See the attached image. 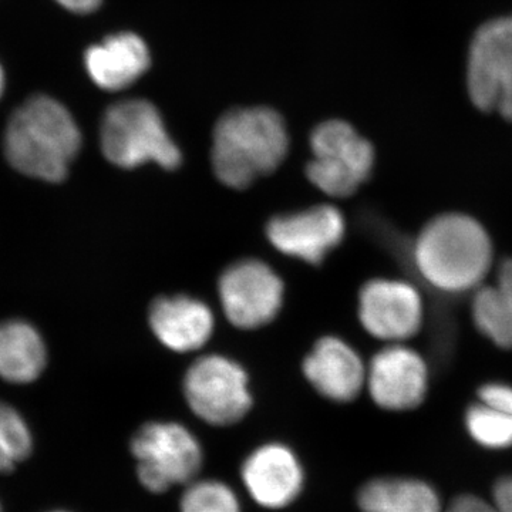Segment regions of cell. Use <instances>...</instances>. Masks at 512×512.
<instances>
[{
  "instance_id": "6da1fadb",
  "label": "cell",
  "mask_w": 512,
  "mask_h": 512,
  "mask_svg": "<svg viewBox=\"0 0 512 512\" xmlns=\"http://www.w3.org/2000/svg\"><path fill=\"white\" fill-rule=\"evenodd\" d=\"M80 148L82 133L73 114L45 94L30 97L13 111L3 134L10 167L43 183H62Z\"/></svg>"
},
{
  "instance_id": "7a4b0ae2",
  "label": "cell",
  "mask_w": 512,
  "mask_h": 512,
  "mask_svg": "<svg viewBox=\"0 0 512 512\" xmlns=\"http://www.w3.org/2000/svg\"><path fill=\"white\" fill-rule=\"evenodd\" d=\"M289 150L285 121L268 107L228 111L212 137L211 160L218 180L244 190L258 178L274 173Z\"/></svg>"
},
{
  "instance_id": "3957f363",
  "label": "cell",
  "mask_w": 512,
  "mask_h": 512,
  "mask_svg": "<svg viewBox=\"0 0 512 512\" xmlns=\"http://www.w3.org/2000/svg\"><path fill=\"white\" fill-rule=\"evenodd\" d=\"M413 255L424 281L439 291L461 293L483 284L493 264V244L480 222L451 212L421 229Z\"/></svg>"
},
{
  "instance_id": "277c9868",
  "label": "cell",
  "mask_w": 512,
  "mask_h": 512,
  "mask_svg": "<svg viewBox=\"0 0 512 512\" xmlns=\"http://www.w3.org/2000/svg\"><path fill=\"white\" fill-rule=\"evenodd\" d=\"M100 144L111 164L127 170L147 163L175 170L183 161L160 111L147 100L113 104L101 121Z\"/></svg>"
},
{
  "instance_id": "5b68a950",
  "label": "cell",
  "mask_w": 512,
  "mask_h": 512,
  "mask_svg": "<svg viewBox=\"0 0 512 512\" xmlns=\"http://www.w3.org/2000/svg\"><path fill=\"white\" fill-rule=\"evenodd\" d=\"M130 448L137 461L138 481L153 494L192 483L204 464L200 441L174 421L144 424L134 434Z\"/></svg>"
},
{
  "instance_id": "8992f818",
  "label": "cell",
  "mask_w": 512,
  "mask_h": 512,
  "mask_svg": "<svg viewBox=\"0 0 512 512\" xmlns=\"http://www.w3.org/2000/svg\"><path fill=\"white\" fill-rule=\"evenodd\" d=\"M309 181L330 197L345 198L365 184L375 165V151L365 137L342 120L319 124L311 136Z\"/></svg>"
},
{
  "instance_id": "52a82bcc",
  "label": "cell",
  "mask_w": 512,
  "mask_h": 512,
  "mask_svg": "<svg viewBox=\"0 0 512 512\" xmlns=\"http://www.w3.org/2000/svg\"><path fill=\"white\" fill-rule=\"evenodd\" d=\"M184 396L195 416L217 427L238 423L252 407L247 373L224 356H204L192 363L184 377Z\"/></svg>"
},
{
  "instance_id": "ba28073f",
  "label": "cell",
  "mask_w": 512,
  "mask_h": 512,
  "mask_svg": "<svg viewBox=\"0 0 512 512\" xmlns=\"http://www.w3.org/2000/svg\"><path fill=\"white\" fill-rule=\"evenodd\" d=\"M468 92L478 109L512 121V18L481 26L468 55Z\"/></svg>"
},
{
  "instance_id": "9c48e42d",
  "label": "cell",
  "mask_w": 512,
  "mask_h": 512,
  "mask_svg": "<svg viewBox=\"0 0 512 512\" xmlns=\"http://www.w3.org/2000/svg\"><path fill=\"white\" fill-rule=\"evenodd\" d=\"M284 291V282L274 269L256 259L228 266L218 282L225 316L241 329H258L272 322L281 311Z\"/></svg>"
},
{
  "instance_id": "30bf717a",
  "label": "cell",
  "mask_w": 512,
  "mask_h": 512,
  "mask_svg": "<svg viewBox=\"0 0 512 512\" xmlns=\"http://www.w3.org/2000/svg\"><path fill=\"white\" fill-rule=\"evenodd\" d=\"M359 319L375 338L403 342L421 328L423 301L419 291L407 282L373 279L360 291Z\"/></svg>"
},
{
  "instance_id": "8fae6325",
  "label": "cell",
  "mask_w": 512,
  "mask_h": 512,
  "mask_svg": "<svg viewBox=\"0 0 512 512\" xmlns=\"http://www.w3.org/2000/svg\"><path fill=\"white\" fill-rule=\"evenodd\" d=\"M366 386L377 406L406 412L423 403L429 372L416 350L394 343L373 357L366 369Z\"/></svg>"
},
{
  "instance_id": "7c38bea8",
  "label": "cell",
  "mask_w": 512,
  "mask_h": 512,
  "mask_svg": "<svg viewBox=\"0 0 512 512\" xmlns=\"http://www.w3.org/2000/svg\"><path fill=\"white\" fill-rule=\"evenodd\" d=\"M345 218L332 205L278 215L266 225V237L282 254L309 264H322L345 235Z\"/></svg>"
},
{
  "instance_id": "4fadbf2b",
  "label": "cell",
  "mask_w": 512,
  "mask_h": 512,
  "mask_svg": "<svg viewBox=\"0 0 512 512\" xmlns=\"http://www.w3.org/2000/svg\"><path fill=\"white\" fill-rule=\"evenodd\" d=\"M249 497L266 510H284L298 500L305 487V471L291 447L266 443L252 451L241 467Z\"/></svg>"
},
{
  "instance_id": "5bb4252c",
  "label": "cell",
  "mask_w": 512,
  "mask_h": 512,
  "mask_svg": "<svg viewBox=\"0 0 512 512\" xmlns=\"http://www.w3.org/2000/svg\"><path fill=\"white\" fill-rule=\"evenodd\" d=\"M303 373L316 392L336 403L355 400L366 384V367L342 339L318 340L303 362Z\"/></svg>"
},
{
  "instance_id": "9a60e30c",
  "label": "cell",
  "mask_w": 512,
  "mask_h": 512,
  "mask_svg": "<svg viewBox=\"0 0 512 512\" xmlns=\"http://www.w3.org/2000/svg\"><path fill=\"white\" fill-rule=\"evenodd\" d=\"M84 67L100 89L119 92L137 82L150 67L146 42L134 33H119L90 46Z\"/></svg>"
},
{
  "instance_id": "2e32d148",
  "label": "cell",
  "mask_w": 512,
  "mask_h": 512,
  "mask_svg": "<svg viewBox=\"0 0 512 512\" xmlns=\"http://www.w3.org/2000/svg\"><path fill=\"white\" fill-rule=\"evenodd\" d=\"M150 326L157 339L174 352L202 348L214 330V315L204 302L190 296L158 298L150 308Z\"/></svg>"
},
{
  "instance_id": "e0dca14e",
  "label": "cell",
  "mask_w": 512,
  "mask_h": 512,
  "mask_svg": "<svg viewBox=\"0 0 512 512\" xmlns=\"http://www.w3.org/2000/svg\"><path fill=\"white\" fill-rule=\"evenodd\" d=\"M47 365V348L39 330L26 320L0 322V379L28 384L39 379Z\"/></svg>"
},
{
  "instance_id": "ac0fdd59",
  "label": "cell",
  "mask_w": 512,
  "mask_h": 512,
  "mask_svg": "<svg viewBox=\"0 0 512 512\" xmlns=\"http://www.w3.org/2000/svg\"><path fill=\"white\" fill-rule=\"evenodd\" d=\"M357 505L362 512H441L439 494L414 478H375L360 488Z\"/></svg>"
},
{
  "instance_id": "d6986e66",
  "label": "cell",
  "mask_w": 512,
  "mask_h": 512,
  "mask_svg": "<svg viewBox=\"0 0 512 512\" xmlns=\"http://www.w3.org/2000/svg\"><path fill=\"white\" fill-rule=\"evenodd\" d=\"M477 329L498 348L512 349V293L497 284L480 286L473 299Z\"/></svg>"
},
{
  "instance_id": "ffe728a7",
  "label": "cell",
  "mask_w": 512,
  "mask_h": 512,
  "mask_svg": "<svg viewBox=\"0 0 512 512\" xmlns=\"http://www.w3.org/2000/svg\"><path fill=\"white\" fill-rule=\"evenodd\" d=\"M466 426L468 433L480 446L491 450H503L512 446V413L474 403L467 410Z\"/></svg>"
},
{
  "instance_id": "44dd1931",
  "label": "cell",
  "mask_w": 512,
  "mask_h": 512,
  "mask_svg": "<svg viewBox=\"0 0 512 512\" xmlns=\"http://www.w3.org/2000/svg\"><path fill=\"white\" fill-rule=\"evenodd\" d=\"M28 423L18 410L0 402V474L12 473L32 453Z\"/></svg>"
},
{
  "instance_id": "7402d4cb",
  "label": "cell",
  "mask_w": 512,
  "mask_h": 512,
  "mask_svg": "<svg viewBox=\"0 0 512 512\" xmlns=\"http://www.w3.org/2000/svg\"><path fill=\"white\" fill-rule=\"evenodd\" d=\"M180 512H242L234 488L220 480H194L185 485Z\"/></svg>"
},
{
  "instance_id": "603a6c76",
  "label": "cell",
  "mask_w": 512,
  "mask_h": 512,
  "mask_svg": "<svg viewBox=\"0 0 512 512\" xmlns=\"http://www.w3.org/2000/svg\"><path fill=\"white\" fill-rule=\"evenodd\" d=\"M478 402L512 413V387L504 383H488L478 390Z\"/></svg>"
},
{
  "instance_id": "cb8c5ba5",
  "label": "cell",
  "mask_w": 512,
  "mask_h": 512,
  "mask_svg": "<svg viewBox=\"0 0 512 512\" xmlns=\"http://www.w3.org/2000/svg\"><path fill=\"white\" fill-rule=\"evenodd\" d=\"M441 512H500L494 503H488L476 495H461Z\"/></svg>"
},
{
  "instance_id": "d4e9b609",
  "label": "cell",
  "mask_w": 512,
  "mask_h": 512,
  "mask_svg": "<svg viewBox=\"0 0 512 512\" xmlns=\"http://www.w3.org/2000/svg\"><path fill=\"white\" fill-rule=\"evenodd\" d=\"M495 507L500 512H512V476L500 478L494 485Z\"/></svg>"
},
{
  "instance_id": "484cf974",
  "label": "cell",
  "mask_w": 512,
  "mask_h": 512,
  "mask_svg": "<svg viewBox=\"0 0 512 512\" xmlns=\"http://www.w3.org/2000/svg\"><path fill=\"white\" fill-rule=\"evenodd\" d=\"M62 8L77 15H89L100 8L103 0H56Z\"/></svg>"
},
{
  "instance_id": "4316f807",
  "label": "cell",
  "mask_w": 512,
  "mask_h": 512,
  "mask_svg": "<svg viewBox=\"0 0 512 512\" xmlns=\"http://www.w3.org/2000/svg\"><path fill=\"white\" fill-rule=\"evenodd\" d=\"M495 284L512 293V259H508L500 266Z\"/></svg>"
},
{
  "instance_id": "83f0119b",
  "label": "cell",
  "mask_w": 512,
  "mask_h": 512,
  "mask_svg": "<svg viewBox=\"0 0 512 512\" xmlns=\"http://www.w3.org/2000/svg\"><path fill=\"white\" fill-rule=\"evenodd\" d=\"M5 72H3L2 64H0V99H2L3 92H5Z\"/></svg>"
},
{
  "instance_id": "f1b7e54d",
  "label": "cell",
  "mask_w": 512,
  "mask_h": 512,
  "mask_svg": "<svg viewBox=\"0 0 512 512\" xmlns=\"http://www.w3.org/2000/svg\"><path fill=\"white\" fill-rule=\"evenodd\" d=\"M53 512H66V511H53Z\"/></svg>"
},
{
  "instance_id": "f546056e",
  "label": "cell",
  "mask_w": 512,
  "mask_h": 512,
  "mask_svg": "<svg viewBox=\"0 0 512 512\" xmlns=\"http://www.w3.org/2000/svg\"><path fill=\"white\" fill-rule=\"evenodd\" d=\"M0 512H2V507H0Z\"/></svg>"
}]
</instances>
